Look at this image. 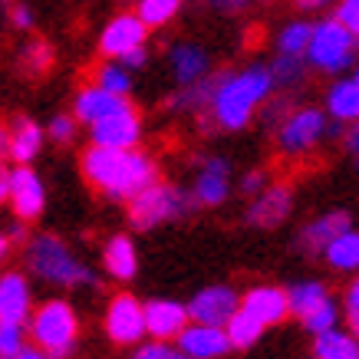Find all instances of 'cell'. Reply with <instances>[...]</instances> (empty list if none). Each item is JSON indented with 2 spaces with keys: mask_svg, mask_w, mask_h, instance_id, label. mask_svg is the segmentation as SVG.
<instances>
[{
  "mask_svg": "<svg viewBox=\"0 0 359 359\" xmlns=\"http://www.w3.org/2000/svg\"><path fill=\"white\" fill-rule=\"evenodd\" d=\"M83 178L112 201H129L142 188L158 182V168L139 149H106L93 142L83 152Z\"/></svg>",
  "mask_w": 359,
  "mask_h": 359,
  "instance_id": "6da1fadb",
  "label": "cell"
},
{
  "mask_svg": "<svg viewBox=\"0 0 359 359\" xmlns=\"http://www.w3.org/2000/svg\"><path fill=\"white\" fill-rule=\"evenodd\" d=\"M273 93V79L267 66H248L241 73H221L211 86V116L221 129L241 132L254 119V109L267 102Z\"/></svg>",
  "mask_w": 359,
  "mask_h": 359,
  "instance_id": "7a4b0ae2",
  "label": "cell"
},
{
  "mask_svg": "<svg viewBox=\"0 0 359 359\" xmlns=\"http://www.w3.org/2000/svg\"><path fill=\"white\" fill-rule=\"evenodd\" d=\"M27 261L36 271V277H43L46 283H60V287H93L96 283V273L53 234L33 238Z\"/></svg>",
  "mask_w": 359,
  "mask_h": 359,
  "instance_id": "3957f363",
  "label": "cell"
},
{
  "mask_svg": "<svg viewBox=\"0 0 359 359\" xmlns=\"http://www.w3.org/2000/svg\"><path fill=\"white\" fill-rule=\"evenodd\" d=\"M30 337L50 359H66L79 339L76 310L66 300H46L36 306V313H30Z\"/></svg>",
  "mask_w": 359,
  "mask_h": 359,
  "instance_id": "277c9868",
  "label": "cell"
},
{
  "mask_svg": "<svg viewBox=\"0 0 359 359\" xmlns=\"http://www.w3.org/2000/svg\"><path fill=\"white\" fill-rule=\"evenodd\" d=\"M356 53H359L356 36L337 17H327V20L313 23L304 60L320 73H343V69L356 63Z\"/></svg>",
  "mask_w": 359,
  "mask_h": 359,
  "instance_id": "5b68a950",
  "label": "cell"
},
{
  "mask_svg": "<svg viewBox=\"0 0 359 359\" xmlns=\"http://www.w3.org/2000/svg\"><path fill=\"white\" fill-rule=\"evenodd\" d=\"M188 211V198L172 185H162V182H152L149 188H142L139 195L129 198V221L132 228L139 231H152L165 221L182 218Z\"/></svg>",
  "mask_w": 359,
  "mask_h": 359,
  "instance_id": "8992f818",
  "label": "cell"
},
{
  "mask_svg": "<svg viewBox=\"0 0 359 359\" xmlns=\"http://www.w3.org/2000/svg\"><path fill=\"white\" fill-rule=\"evenodd\" d=\"M327 135V116L320 109H297L280 122L277 132V145L283 155H304L313 152V145Z\"/></svg>",
  "mask_w": 359,
  "mask_h": 359,
  "instance_id": "52a82bcc",
  "label": "cell"
},
{
  "mask_svg": "<svg viewBox=\"0 0 359 359\" xmlns=\"http://www.w3.org/2000/svg\"><path fill=\"white\" fill-rule=\"evenodd\" d=\"M89 129H93V142L96 145H106V149H135L142 139V116L126 102L122 109L96 119Z\"/></svg>",
  "mask_w": 359,
  "mask_h": 359,
  "instance_id": "ba28073f",
  "label": "cell"
},
{
  "mask_svg": "<svg viewBox=\"0 0 359 359\" xmlns=\"http://www.w3.org/2000/svg\"><path fill=\"white\" fill-rule=\"evenodd\" d=\"M178 353H185L191 359H221L231 353V339L224 333V327H215V323H195L188 320L185 327L178 330Z\"/></svg>",
  "mask_w": 359,
  "mask_h": 359,
  "instance_id": "9c48e42d",
  "label": "cell"
},
{
  "mask_svg": "<svg viewBox=\"0 0 359 359\" xmlns=\"http://www.w3.org/2000/svg\"><path fill=\"white\" fill-rule=\"evenodd\" d=\"M106 333L119 346L139 343L145 337V313H142V304L132 294H119L109 300V306H106Z\"/></svg>",
  "mask_w": 359,
  "mask_h": 359,
  "instance_id": "30bf717a",
  "label": "cell"
},
{
  "mask_svg": "<svg viewBox=\"0 0 359 359\" xmlns=\"http://www.w3.org/2000/svg\"><path fill=\"white\" fill-rule=\"evenodd\" d=\"M145 40H149V27L135 13H116L99 33V53L106 60H119L135 46H145Z\"/></svg>",
  "mask_w": 359,
  "mask_h": 359,
  "instance_id": "8fae6325",
  "label": "cell"
},
{
  "mask_svg": "<svg viewBox=\"0 0 359 359\" xmlns=\"http://www.w3.org/2000/svg\"><path fill=\"white\" fill-rule=\"evenodd\" d=\"M11 205H13V215L20 221H33L43 215V205H46V191H43V182L40 175L33 172L30 165H20L11 172Z\"/></svg>",
  "mask_w": 359,
  "mask_h": 359,
  "instance_id": "7c38bea8",
  "label": "cell"
},
{
  "mask_svg": "<svg viewBox=\"0 0 359 359\" xmlns=\"http://www.w3.org/2000/svg\"><path fill=\"white\" fill-rule=\"evenodd\" d=\"M238 306H241V297L234 294L231 287H221V283L218 287H205V290H198L195 300L188 304V320L224 327Z\"/></svg>",
  "mask_w": 359,
  "mask_h": 359,
  "instance_id": "4fadbf2b",
  "label": "cell"
},
{
  "mask_svg": "<svg viewBox=\"0 0 359 359\" xmlns=\"http://www.w3.org/2000/svg\"><path fill=\"white\" fill-rule=\"evenodd\" d=\"M231 191V172L224 158H205V165L195 175V201L208 208L224 205Z\"/></svg>",
  "mask_w": 359,
  "mask_h": 359,
  "instance_id": "5bb4252c",
  "label": "cell"
},
{
  "mask_svg": "<svg viewBox=\"0 0 359 359\" xmlns=\"http://www.w3.org/2000/svg\"><path fill=\"white\" fill-rule=\"evenodd\" d=\"M145 313V333L155 339H175L178 330L188 323V306L175 304V300H152V304H142Z\"/></svg>",
  "mask_w": 359,
  "mask_h": 359,
  "instance_id": "9a60e30c",
  "label": "cell"
},
{
  "mask_svg": "<svg viewBox=\"0 0 359 359\" xmlns=\"http://www.w3.org/2000/svg\"><path fill=\"white\" fill-rule=\"evenodd\" d=\"M241 310L254 316L264 330L273 327V323H280L283 316L290 313L287 294H283L280 287H254V290H248L244 300H241Z\"/></svg>",
  "mask_w": 359,
  "mask_h": 359,
  "instance_id": "2e32d148",
  "label": "cell"
},
{
  "mask_svg": "<svg viewBox=\"0 0 359 359\" xmlns=\"http://www.w3.org/2000/svg\"><path fill=\"white\" fill-rule=\"evenodd\" d=\"M290 205H294L290 188H287V185H271V188H264L261 198L250 205L248 221H250V224H257V228H277V224H283V221H287Z\"/></svg>",
  "mask_w": 359,
  "mask_h": 359,
  "instance_id": "e0dca14e",
  "label": "cell"
},
{
  "mask_svg": "<svg viewBox=\"0 0 359 359\" xmlns=\"http://www.w3.org/2000/svg\"><path fill=\"white\" fill-rule=\"evenodd\" d=\"M30 316V283L17 271L0 277V323H23Z\"/></svg>",
  "mask_w": 359,
  "mask_h": 359,
  "instance_id": "ac0fdd59",
  "label": "cell"
},
{
  "mask_svg": "<svg viewBox=\"0 0 359 359\" xmlns=\"http://www.w3.org/2000/svg\"><path fill=\"white\" fill-rule=\"evenodd\" d=\"M168 66H172V76L178 86H191V83L208 76L211 60L198 43H175L168 53Z\"/></svg>",
  "mask_w": 359,
  "mask_h": 359,
  "instance_id": "d6986e66",
  "label": "cell"
},
{
  "mask_svg": "<svg viewBox=\"0 0 359 359\" xmlns=\"http://www.w3.org/2000/svg\"><path fill=\"white\" fill-rule=\"evenodd\" d=\"M7 132H11L7 135V155L17 165H30L43 149V129L33 119H27V116H17Z\"/></svg>",
  "mask_w": 359,
  "mask_h": 359,
  "instance_id": "ffe728a7",
  "label": "cell"
},
{
  "mask_svg": "<svg viewBox=\"0 0 359 359\" xmlns=\"http://www.w3.org/2000/svg\"><path fill=\"white\" fill-rule=\"evenodd\" d=\"M129 99L126 96H116V93H109V89H102V86H83L76 93V119L79 122H86V126H93L96 119H102V116H109V112L122 109Z\"/></svg>",
  "mask_w": 359,
  "mask_h": 359,
  "instance_id": "44dd1931",
  "label": "cell"
},
{
  "mask_svg": "<svg viewBox=\"0 0 359 359\" xmlns=\"http://www.w3.org/2000/svg\"><path fill=\"white\" fill-rule=\"evenodd\" d=\"M102 264H106L109 277H116V280H132L135 271H139V257H135L132 238H126V234L109 238V244L102 250Z\"/></svg>",
  "mask_w": 359,
  "mask_h": 359,
  "instance_id": "7402d4cb",
  "label": "cell"
},
{
  "mask_svg": "<svg viewBox=\"0 0 359 359\" xmlns=\"http://www.w3.org/2000/svg\"><path fill=\"white\" fill-rule=\"evenodd\" d=\"M327 112L337 122H359V83L337 79L327 93Z\"/></svg>",
  "mask_w": 359,
  "mask_h": 359,
  "instance_id": "603a6c76",
  "label": "cell"
},
{
  "mask_svg": "<svg viewBox=\"0 0 359 359\" xmlns=\"http://www.w3.org/2000/svg\"><path fill=\"white\" fill-rule=\"evenodd\" d=\"M346 228H349L346 211H330L323 218H316L313 224H306L304 234H300V244H304L306 250H323L330 241L337 238V234H343Z\"/></svg>",
  "mask_w": 359,
  "mask_h": 359,
  "instance_id": "cb8c5ba5",
  "label": "cell"
},
{
  "mask_svg": "<svg viewBox=\"0 0 359 359\" xmlns=\"http://www.w3.org/2000/svg\"><path fill=\"white\" fill-rule=\"evenodd\" d=\"M313 353L316 359H359V339L337 327L323 330V333H316Z\"/></svg>",
  "mask_w": 359,
  "mask_h": 359,
  "instance_id": "d4e9b609",
  "label": "cell"
},
{
  "mask_svg": "<svg viewBox=\"0 0 359 359\" xmlns=\"http://www.w3.org/2000/svg\"><path fill=\"white\" fill-rule=\"evenodd\" d=\"M323 254H327V264L337 271H359V231L346 228L343 234H337L323 248Z\"/></svg>",
  "mask_w": 359,
  "mask_h": 359,
  "instance_id": "484cf974",
  "label": "cell"
},
{
  "mask_svg": "<svg viewBox=\"0 0 359 359\" xmlns=\"http://www.w3.org/2000/svg\"><path fill=\"white\" fill-rule=\"evenodd\" d=\"M178 13H182V0H135V17L149 30L168 27Z\"/></svg>",
  "mask_w": 359,
  "mask_h": 359,
  "instance_id": "4316f807",
  "label": "cell"
},
{
  "mask_svg": "<svg viewBox=\"0 0 359 359\" xmlns=\"http://www.w3.org/2000/svg\"><path fill=\"white\" fill-rule=\"evenodd\" d=\"M224 333H228V339H231V346H238V349H248V346H254L257 339H261V333H264V327L254 320L250 313H244V310H234L231 313V320L224 323Z\"/></svg>",
  "mask_w": 359,
  "mask_h": 359,
  "instance_id": "83f0119b",
  "label": "cell"
},
{
  "mask_svg": "<svg viewBox=\"0 0 359 359\" xmlns=\"http://www.w3.org/2000/svg\"><path fill=\"white\" fill-rule=\"evenodd\" d=\"M93 79H96V86L109 89V93H116V96L129 99V93H132V73L122 63H112V60H106L102 66H96Z\"/></svg>",
  "mask_w": 359,
  "mask_h": 359,
  "instance_id": "f1b7e54d",
  "label": "cell"
},
{
  "mask_svg": "<svg viewBox=\"0 0 359 359\" xmlns=\"http://www.w3.org/2000/svg\"><path fill=\"white\" fill-rule=\"evenodd\" d=\"M310 30H313L310 20H290L277 36V50L287 56H304L306 43H310Z\"/></svg>",
  "mask_w": 359,
  "mask_h": 359,
  "instance_id": "f546056e",
  "label": "cell"
},
{
  "mask_svg": "<svg viewBox=\"0 0 359 359\" xmlns=\"http://www.w3.org/2000/svg\"><path fill=\"white\" fill-rule=\"evenodd\" d=\"M267 69H271L273 86H300V83H304V73H306L304 56H287V53H277V60H273Z\"/></svg>",
  "mask_w": 359,
  "mask_h": 359,
  "instance_id": "4dcf8cb0",
  "label": "cell"
},
{
  "mask_svg": "<svg viewBox=\"0 0 359 359\" xmlns=\"http://www.w3.org/2000/svg\"><path fill=\"white\" fill-rule=\"evenodd\" d=\"M327 297V287L320 280H304V283H294L290 287V294H287V306H290V313L304 316L310 306H316L320 300Z\"/></svg>",
  "mask_w": 359,
  "mask_h": 359,
  "instance_id": "1f68e13d",
  "label": "cell"
},
{
  "mask_svg": "<svg viewBox=\"0 0 359 359\" xmlns=\"http://www.w3.org/2000/svg\"><path fill=\"white\" fill-rule=\"evenodd\" d=\"M337 316H339V306L333 304V300H330V294H327L316 306H310V310H306L300 320H304V327L316 337V333H323V330H333V327H337Z\"/></svg>",
  "mask_w": 359,
  "mask_h": 359,
  "instance_id": "d6a6232c",
  "label": "cell"
},
{
  "mask_svg": "<svg viewBox=\"0 0 359 359\" xmlns=\"http://www.w3.org/2000/svg\"><path fill=\"white\" fill-rule=\"evenodd\" d=\"M50 66H53V50H50L46 40L27 43V50H23V69H27L30 76H43Z\"/></svg>",
  "mask_w": 359,
  "mask_h": 359,
  "instance_id": "836d02e7",
  "label": "cell"
},
{
  "mask_svg": "<svg viewBox=\"0 0 359 359\" xmlns=\"http://www.w3.org/2000/svg\"><path fill=\"white\" fill-rule=\"evenodd\" d=\"M23 346V323H0V359L13 356Z\"/></svg>",
  "mask_w": 359,
  "mask_h": 359,
  "instance_id": "e575fe53",
  "label": "cell"
},
{
  "mask_svg": "<svg viewBox=\"0 0 359 359\" xmlns=\"http://www.w3.org/2000/svg\"><path fill=\"white\" fill-rule=\"evenodd\" d=\"M333 17L356 36V43H359V0H337V13Z\"/></svg>",
  "mask_w": 359,
  "mask_h": 359,
  "instance_id": "d590c367",
  "label": "cell"
},
{
  "mask_svg": "<svg viewBox=\"0 0 359 359\" xmlns=\"http://www.w3.org/2000/svg\"><path fill=\"white\" fill-rule=\"evenodd\" d=\"M73 132H76V119H73V116H56V119L50 122V139L53 142H69Z\"/></svg>",
  "mask_w": 359,
  "mask_h": 359,
  "instance_id": "8d00e7d4",
  "label": "cell"
},
{
  "mask_svg": "<svg viewBox=\"0 0 359 359\" xmlns=\"http://www.w3.org/2000/svg\"><path fill=\"white\" fill-rule=\"evenodd\" d=\"M11 23L17 30H30L33 27V13L27 4H11Z\"/></svg>",
  "mask_w": 359,
  "mask_h": 359,
  "instance_id": "74e56055",
  "label": "cell"
},
{
  "mask_svg": "<svg viewBox=\"0 0 359 359\" xmlns=\"http://www.w3.org/2000/svg\"><path fill=\"white\" fill-rule=\"evenodd\" d=\"M168 356H172V349L165 346L162 339H155V343H149V346H142L132 359H168Z\"/></svg>",
  "mask_w": 359,
  "mask_h": 359,
  "instance_id": "f35d334b",
  "label": "cell"
},
{
  "mask_svg": "<svg viewBox=\"0 0 359 359\" xmlns=\"http://www.w3.org/2000/svg\"><path fill=\"white\" fill-rule=\"evenodd\" d=\"M119 63L126 66V69H142V66L149 63V53H145V46H135V50L119 56Z\"/></svg>",
  "mask_w": 359,
  "mask_h": 359,
  "instance_id": "ab89813d",
  "label": "cell"
},
{
  "mask_svg": "<svg viewBox=\"0 0 359 359\" xmlns=\"http://www.w3.org/2000/svg\"><path fill=\"white\" fill-rule=\"evenodd\" d=\"M250 4H254V0H211V7L221 13H238V11H244V7H250Z\"/></svg>",
  "mask_w": 359,
  "mask_h": 359,
  "instance_id": "60d3db41",
  "label": "cell"
},
{
  "mask_svg": "<svg viewBox=\"0 0 359 359\" xmlns=\"http://www.w3.org/2000/svg\"><path fill=\"white\" fill-rule=\"evenodd\" d=\"M264 182H267V175L264 172H248L244 175V191H248V195H257Z\"/></svg>",
  "mask_w": 359,
  "mask_h": 359,
  "instance_id": "b9f144b4",
  "label": "cell"
},
{
  "mask_svg": "<svg viewBox=\"0 0 359 359\" xmlns=\"http://www.w3.org/2000/svg\"><path fill=\"white\" fill-rule=\"evenodd\" d=\"M7 359H50V356H46L40 346H27V343H23V346L17 349L13 356H7Z\"/></svg>",
  "mask_w": 359,
  "mask_h": 359,
  "instance_id": "7bdbcfd3",
  "label": "cell"
},
{
  "mask_svg": "<svg viewBox=\"0 0 359 359\" xmlns=\"http://www.w3.org/2000/svg\"><path fill=\"white\" fill-rule=\"evenodd\" d=\"M7 195H11V168L0 162V205L7 201Z\"/></svg>",
  "mask_w": 359,
  "mask_h": 359,
  "instance_id": "ee69618b",
  "label": "cell"
},
{
  "mask_svg": "<svg viewBox=\"0 0 359 359\" xmlns=\"http://www.w3.org/2000/svg\"><path fill=\"white\" fill-rule=\"evenodd\" d=\"M356 306H359V280H353L346 290V310H356Z\"/></svg>",
  "mask_w": 359,
  "mask_h": 359,
  "instance_id": "f6af8a7d",
  "label": "cell"
},
{
  "mask_svg": "<svg viewBox=\"0 0 359 359\" xmlns=\"http://www.w3.org/2000/svg\"><path fill=\"white\" fill-rule=\"evenodd\" d=\"M300 11H320V7H327L330 0H294Z\"/></svg>",
  "mask_w": 359,
  "mask_h": 359,
  "instance_id": "bcb514c9",
  "label": "cell"
},
{
  "mask_svg": "<svg viewBox=\"0 0 359 359\" xmlns=\"http://www.w3.org/2000/svg\"><path fill=\"white\" fill-rule=\"evenodd\" d=\"M346 320H349V333L359 339V306L356 310H346Z\"/></svg>",
  "mask_w": 359,
  "mask_h": 359,
  "instance_id": "7dc6e473",
  "label": "cell"
},
{
  "mask_svg": "<svg viewBox=\"0 0 359 359\" xmlns=\"http://www.w3.org/2000/svg\"><path fill=\"white\" fill-rule=\"evenodd\" d=\"M346 145H349V152H356L359 155V122H356V129L346 135Z\"/></svg>",
  "mask_w": 359,
  "mask_h": 359,
  "instance_id": "c3c4849f",
  "label": "cell"
},
{
  "mask_svg": "<svg viewBox=\"0 0 359 359\" xmlns=\"http://www.w3.org/2000/svg\"><path fill=\"white\" fill-rule=\"evenodd\" d=\"M7 135H11V132H7V126L0 122V158L7 155Z\"/></svg>",
  "mask_w": 359,
  "mask_h": 359,
  "instance_id": "681fc988",
  "label": "cell"
},
{
  "mask_svg": "<svg viewBox=\"0 0 359 359\" xmlns=\"http://www.w3.org/2000/svg\"><path fill=\"white\" fill-rule=\"evenodd\" d=\"M7 250H11V238H7V234H0V261L7 257Z\"/></svg>",
  "mask_w": 359,
  "mask_h": 359,
  "instance_id": "f907efd6",
  "label": "cell"
},
{
  "mask_svg": "<svg viewBox=\"0 0 359 359\" xmlns=\"http://www.w3.org/2000/svg\"><path fill=\"white\" fill-rule=\"evenodd\" d=\"M168 359H191V356H185V353H175V349H172V356H168Z\"/></svg>",
  "mask_w": 359,
  "mask_h": 359,
  "instance_id": "816d5d0a",
  "label": "cell"
},
{
  "mask_svg": "<svg viewBox=\"0 0 359 359\" xmlns=\"http://www.w3.org/2000/svg\"><path fill=\"white\" fill-rule=\"evenodd\" d=\"M353 79H356V83H359V66H356V76H353Z\"/></svg>",
  "mask_w": 359,
  "mask_h": 359,
  "instance_id": "f5cc1de1",
  "label": "cell"
}]
</instances>
